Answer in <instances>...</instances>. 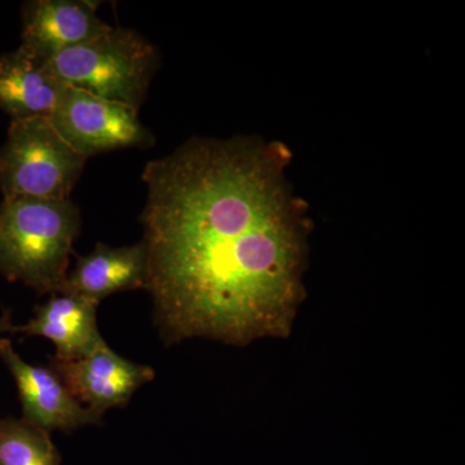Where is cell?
<instances>
[{
  "mask_svg": "<svg viewBox=\"0 0 465 465\" xmlns=\"http://www.w3.org/2000/svg\"><path fill=\"white\" fill-rule=\"evenodd\" d=\"M50 122L84 159L128 148H150L155 139L140 122L139 109L65 85Z\"/></svg>",
  "mask_w": 465,
  "mask_h": 465,
  "instance_id": "obj_5",
  "label": "cell"
},
{
  "mask_svg": "<svg viewBox=\"0 0 465 465\" xmlns=\"http://www.w3.org/2000/svg\"><path fill=\"white\" fill-rule=\"evenodd\" d=\"M0 358L17 384L23 419L42 430L72 432L85 425L100 424L103 418L85 409L73 397L51 367L25 362L8 339L0 338Z\"/></svg>",
  "mask_w": 465,
  "mask_h": 465,
  "instance_id": "obj_7",
  "label": "cell"
},
{
  "mask_svg": "<svg viewBox=\"0 0 465 465\" xmlns=\"http://www.w3.org/2000/svg\"><path fill=\"white\" fill-rule=\"evenodd\" d=\"M50 365L73 397L101 418L113 407L127 405L137 390L154 379L152 367L119 356L104 339L81 356H52Z\"/></svg>",
  "mask_w": 465,
  "mask_h": 465,
  "instance_id": "obj_6",
  "label": "cell"
},
{
  "mask_svg": "<svg viewBox=\"0 0 465 465\" xmlns=\"http://www.w3.org/2000/svg\"><path fill=\"white\" fill-rule=\"evenodd\" d=\"M90 0H32L23 5L21 45L48 61L108 32Z\"/></svg>",
  "mask_w": 465,
  "mask_h": 465,
  "instance_id": "obj_8",
  "label": "cell"
},
{
  "mask_svg": "<svg viewBox=\"0 0 465 465\" xmlns=\"http://www.w3.org/2000/svg\"><path fill=\"white\" fill-rule=\"evenodd\" d=\"M289 152L252 137L192 139L146 163L145 290L162 341L286 338L304 299V204Z\"/></svg>",
  "mask_w": 465,
  "mask_h": 465,
  "instance_id": "obj_1",
  "label": "cell"
},
{
  "mask_svg": "<svg viewBox=\"0 0 465 465\" xmlns=\"http://www.w3.org/2000/svg\"><path fill=\"white\" fill-rule=\"evenodd\" d=\"M81 223V211L70 198H3L0 274L41 295L57 292L65 281Z\"/></svg>",
  "mask_w": 465,
  "mask_h": 465,
  "instance_id": "obj_2",
  "label": "cell"
},
{
  "mask_svg": "<svg viewBox=\"0 0 465 465\" xmlns=\"http://www.w3.org/2000/svg\"><path fill=\"white\" fill-rule=\"evenodd\" d=\"M47 65L61 84L140 109L158 70L159 54L134 30L112 26L52 57Z\"/></svg>",
  "mask_w": 465,
  "mask_h": 465,
  "instance_id": "obj_3",
  "label": "cell"
},
{
  "mask_svg": "<svg viewBox=\"0 0 465 465\" xmlns=\"http://www.w3.org/2000/svg\"><path fill=\"white\" fill-rule=\"evenodd\" d=\"M50 432L25 419H0V465H60Z\"/></svg>",
  "mask_w": 465,
  "mask_h": 465,
  "instance_id": "obj_12",
  "label": "cell"
},
{
  "mask_svg": "<svg viewBox=\"0 0 465 465\" xmlns=\"http://www.w3.org/2000/svg\"><path fill=\"white\" fill-rule=\"evenodd\" d=\"M146 269L148 260L143 241L124 247L97 243L88 255L78 256L74 269L67 272L57 292L100 302L115 292L145 289Z\"/></svg>",
  "mask_w": 465,
  "mask_h": 465,
  "instance_id": "obj_10",
  "label": "cell"
},
{
  "mask_svg": "<svg viewBox=\"0 0 465 465\" xmlns=\"http://www.w3.org/2000/svg\"><path fill=\"white\" fill-rule=\"evenodd\" d=\"M99 304L96 300L72 293H51L47 302L34 308V317L25 324H12L5 314L0 318V333L41 336L54 342V357L81 356L103 341L97 327Z\"/></svg>",
  "mask_w": 465,
  "mask_h": 465,
  "instance_id": "obj_9",
  "label": "cell"
},
{
  "mask_svg": "<svg viewBox=\"0 0 465 465\" xmlns=\"http://www.w3.org/2000/svg\"><path fill=\"white\" fill-rule=\"evenodd\" d=\"M85 161L48 118L11 121L0 148L3 198L69 200Z\"/></svg>",
  "mask_w": 465,
  "mask_h": 465,
  "instance_id": "obj_4",
  "label": "cell"
},
{
  "mask_svg": "<svg viewBox=\"0 0 465 465\" xmlns=\"http://www.w3.org/2000/svg\"><path fill=\"white\" fill-rule=\"evenodd\" d=\"M64 87L47 61L24 45L0 54V110L12 121L50 118Z\"/></svg>",
  "mask_w": 465,
  "mask_h": 465,
  "instance_id": "obj_11",
  "label": "cell"
}]
</instances>
